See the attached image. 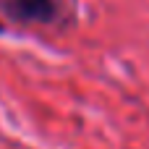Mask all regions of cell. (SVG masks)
<instances>
[{"mask_svg": "<svg viewBox=\"0 0 149 149\" xmlns=\"http://www.w3.org/2000/svg\"><path fill=\"white\" fill-rule=\"evenodd\" d=\"M13 13H18L21 18L29 21H47L52 13V3L50 0H13Z\"/></svg>", "mask_w": 149, "mask_h": 149, "instance_id": "6da1fadb", "label": "cell"}]
</instances>
